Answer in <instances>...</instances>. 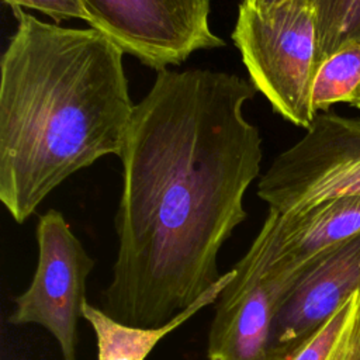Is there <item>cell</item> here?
Listing matches in <instances>:
<instances>
[{"label": "cell", "mask_w": 360, "mask_h": 360, "mask_svg": "<svg viewBox=\"0 0 360 360\" xmlns=\"http://www.w3.org/2000/svg\"><path fill=\"white\" fill-rule=\"evenodd\" d=\"M353 107H356V108H357V110H360V101H357V103H356V104H354V105H353Z\"/></svg>", "instance_id": "17"}, {"label": "cell", "mask_w": 360, "mask_h": 360, "mask_svg": "<svg viewBox=\"0 0 360 360\" xmlns=\"http://www.w3.org/2000/svg\"><path fill=\"white\" fill-rule=\"evenodd\" d=\"M257 195L278 212L360 197V120L318 112L304 136L262 174Z\"/></svg>", "instance_id": "4"}, {"label": "cell", "mask_w": 360, "mask_h": 360, "mask_svg": "<svg viewBox=\"0 0 360 360\" xmlns=\"http://www.w3.org/2000/svg\"><path fill=\"white\" fill-rule=\"evenodd\" d=\"M37 242L34 277L30 287L15 297L8 322L41 325L59 343L63 360H76L77 321L83 318L86 280L94 260L56 210L38 218Z\"/></svg>", "instance_id": "6"}, {"label": "cell", "mask_w": 360, "mask_h": 360, "mask_svg": "<svg viewBox=\"0 0 360 360\" xmlns=\"http://www.w3.org/2000/svg\"><path fill=\"white\" fill-rule=\"evenodd\" d=\"M232 276V270L222 274L221 278L188 308L181 311L166 325L158 328L127 325L110 316L103 309L86 302L83 307V318L91 325L96 333L97 360H145L166 335L181 326L200 309L217 302Z\"/></svg>", "instance_id": "10"}, {"label": "cell", "mask_w": 360, "mask_h": 360, "mask_svg": "<svg viewBox=\"0 0 360 360\" xmlns=\"http://www.w3.org/2000/svg\"><path fill=\"white\" fill-rule=\"evenodd\" d=\"M360 101V44H350L321 63L312 86L315 114L333 104Z\"/></svg>", "instance_id": "11"}, {"label": "cell", "mask_w": 360, "mask_h": 360, "mask_svg": "<svg viewBox=\"0 0 360 360\" xmlns=\"http://www.w3.org/2000/svg\"><path fill=\"white\" fill-rule=\"evenodd\" d=\"M11 10L17 27L0 59V200L22 224L73 173L120 156L135 105L125 52L108 37Z\"/></svg>", "instance_id": "2"}, {"label": "cell", "mask_w": 360, "mask_h": 360, "mask_svg": "<svg viewBox=\"0 0 360 360\" xmlns=\"http://www.w3.org/2000/svg\"><path fill=\"white\" fill-rule=\"evenodd\" d=\"M256 91L228 72L163 69L135 104L120 152L110 316L166 325L221 278L219 249L260 174V132L243 115Z\"/></svg>", "instance_id": "1"}, {"label": "cell", "mask_w": 360, "mask_h": 360, "mask_svg": "<svg viewBox=\"0 0 360 360\" xmlns=\"http://www.w3.org/2000/svg\"><path fill=\"white\" fill-rule=\"evenodd\" d=\"M11 8H32L56 21L82 20L90 22L82 0H1Z\"/></svg>", "instance_id": "14"}, {"label": "cell", "mask_w": 360, "mask_h": 360, "mask_svg": "<svg viewBox=\"0 0 360 360\" xmlns=\"http://www.w3.org/2000/svg\"><path fill=\"white\" fill-rule=\"evenodd\" d=\"M356 360H360V343H359V349H357V354H356Z\"/></svg>", "instance_id": "16"}, {"label": "cell", "mask_w": 360, "mask_h": 360, "mask_svg": "<svg viewBox=\"0 0 360 360\" xmlns=\"http://www.w3.org/2000/svg\"><path fill=\"white\" fill-rule=\"evenodd\" d=\"M360 232V197H340L269 214L253 243L270 264L298 269L323 250Z\"/></svg>", "instance_id": "9"}, {"label": "cell", "mask_w": 360, "mask_h": 360, "mask_svg": "<svg viewBox=\"0 0 360 360\" xmlns=\"http://www.w3.org/2000/svg\"><path fill=\"white\" fill-rule=\"evenodd\" d=\"M360 343V290L291 360H356Z\"/></svg>", "instance_id": "12"}, {"label": "cell", "mask_w": 360, "mask_h": 360, "mask_svg": "<svg viewBox=\"0 0 360 360\" xmlns=\"http://www.w3.org/2000/svg\"><path fill=\"white\" fill-rule=\"evenodd\" d=\"M250 82L273 110L307 129L315 118L312 86L316 65V24L309 0L259 7L240 1L231 34Z\"/></svg>", "instance_id": "3"}, {"label": "cell", "mask_w": 360, "mask_h": 360, "mask_svg": "<svg viewBox=\"0 0 360 360\" xmlns=\"http://www.w3.org/2000/svg\"><path fill=\"white\" fill-rule=\"evenodd\" d=\"M89 25L141 63L163 70L225 45L210 25L211 0H82Z\"/></svg>", "instance_id": "5"}, {"label": "cell", "mask_w": 360, "mask_h": 360, "mask_svg": "<svg viewBox=\"0 0 360 360\" xmlns=\"http://www.w3.org/2000/svg\"><path fill=\"white\" fill-rule=\"evenodd\" d=\"M301 269L270 264L252 242L215 302L207 360H271L273 321Z\"/></svg>", "instance_id": "7"}, {"label": "cell", "mask_w": 360, "mask_h": 360, "mask_svg": "<svg viewBox=\"0 0 360 360\" xmlns=\"http://www.w3.org/2000/svg\"><path fill=\"white\" fill-rule=\"evenodd\" d=\"M360 290V232L304 263L271 326V360L292 356Z\"/></svg>", "instance_id": "8"}, {"label": "cell", "mask_w": 360, "mask_h": 360, "mask_svg": "<svg viewBox=\"0 0 360 360\" xmlns=\"http://www.w3.org/2000/svg\"><path fill=\"white\" fill-rule=\"evenodd\" d=\"M316 24V65L350 44H360V0H309Z\"/></svg>", "instance_id": "13"}, {"label": "cell", "mask_w": 360, "mask_h": 360, "mask_svg": "<svg viewBox=\"0 0 360 360\" xmlns=\"http://www.w3.org/2000/svg\"><path fill=\"white\" fill-rule=\"evenodd\" d=\"M243 3L252 4V6H259V7H269V6H276L288 0H242Z\"/></svg>", "instance_id": "15"}]
</instances>
